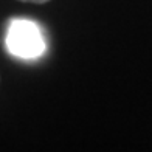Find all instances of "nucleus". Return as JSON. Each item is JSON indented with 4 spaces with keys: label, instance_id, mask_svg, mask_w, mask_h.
<instances>
[{
    "label": "nucleus",
    "instance_id": "f257e3e1",
    "mask_svg": "<svg viewBox=\"0 0 152 152\" xmlns=\"http://www.w3.org/2000/svg\"><path fill=\"white\" fill-rule=\"evenodd\" d=\"M6 45L12 54L20 58H37L45 50L39 26L30 20H14L11 23Z\"/></svg>",
    "mask_w": 152,
    "mask_h": 152
},
{
    "label": "nucleus",
    "instance_id": "f03ea898",
    "mask_svg": "<svg viewBox=\"0 0 152 152\" xmlns=\"http://www.w3.org/2000/svg\"><path fill=\"white\" fill-rule=\"evenodd\" d=\"M19 2H26V3H47V2H50V0H19Z\"/></svg>",
    "mask_w": 152,
    "mask_h": 152
}]
</instances>
